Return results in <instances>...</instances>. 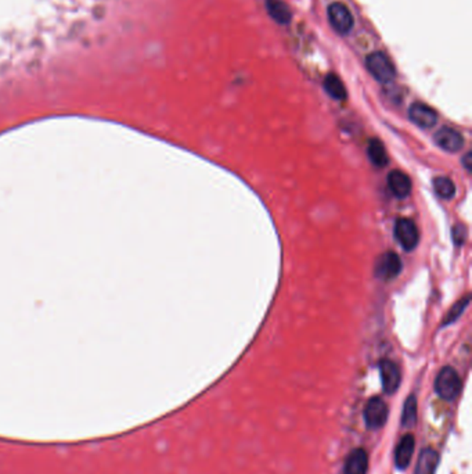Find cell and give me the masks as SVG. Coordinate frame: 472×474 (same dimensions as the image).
I'll list each match as a JSON object with an SVG mask.
<instances>
[{"label": "cell", "instance_id": "6da1fadb", "mask_svg": "<svg viewBox=\"0 0 472 474\" xmlns=\"http://www.w3.org/2000/svg\"><path fill=\"white\" fill-rule=\"evenodd\" d=\"M461 390V380L458 373L450 368L445 366L438 373L435 379V391L445 401H453L458 396Z\"/></svg>", "mask_w": 472, "mask_h": 474}, {"label": "cell", "instance_id": "7a4b0ae2", "mask_svg": "<svg viewBox=\"0 0 472 474\" xmlns=\"http://www.w3.org/2000/svg\"><path fill=\"white\" fill-rule=\"evenodd\" d=\"M369 73L381 84H389L395 80L396 71L392 61L384 53H371L366 60Z\"/></svg>", "mask_w": 472, "mask_h": 474}, {"label": "cell", "instance_id": "3957f363", "mask_svg": "<svg viewBox=\"0 0 472 474\" xmlns=\"http://www.w3.org/2000/svg\"><path fill=\"white\" fill-rule=\"evenodd\" d=\"M393 233H395L397 243L403 247V250L412 251L417 247L419 240H420V233H419V228L413 220H410V218L396 220Z\"/></svg>", "mask_w": 472, "mask_h": 474}, {"label": "cell", "instance_id": "277c9868", "mask_svg": "<svg viewBox=\"0 0 472 474\" xmlns=\"http://www.w3.org/2000/svg\"><path fill=\"white\" fill-rule=\"evenodd\" d=\"M388 419V406L380 396L371 398L364 408V420L369 429H381Z\"/></svg>", "mask_w": 472, "mask_h": 474}, {"label": "cell", "instance_id": "5b68a950", "mask_svg": "<svg viewBox=\"0 0 472 474\" xmlns=\"http://www.w3.org/2000/svg\"><path fill=\"white\" fill-rule=\"evenodd\" d=\"M328 20L331 27L341 35H347L353 28L352 13L343 3H332L328 8Z\"/></svg>", "mask_w": 472, "mask_h": 474}, {"label": "cell", "instance_id": "8992f818", "mask_svg": "<svg viewBox=\"0 0 472 474\" xmlns=\"http://www.w3.org/2000/svg\"><path fill=\"white\" fill-rule=\"evenodd\" d=\"M435 143L449 153H457L464 146L462 134L450 126H443L435 133Z\"/></svg>", "mask_w": 472, "mask_h": 474}, {"label": "cell", "instance_id": "52a82bcc", "mask_svg": "<svg viewBox=\"0 0 472 474\" xmlns=\"http://www.w3.org/2000/svg\"><path fill=\"white\" fill-rule=\"evenodd\" d=\"M380 375L382 381V390L388 395L395 394L401 381V373L399 366L389 359H384L380 362Z\"/></svg>", "mask_w": 472, "mask_h": 474}, {"label": "cell", "instance_id": "ba28073f", "mask_svg": "<svg viewBox=\"0 0 472 474\" xmlns=\"http://www.w3.org/2000/svg\"><path fill=\"white\" fill-rule=\"evenodd\" d=\"M400 270H401V261H400L399 255L396 252H392V251L385 252L380 258V261L375 266L377 276L384 279V281L395 279L400 274Z\"/></svg>", "mask_w": 472, "mask_h": 474}, {"label": "cell", "instance_id": "9c48e42d", "mask_svg": "<svg viewBox=\"0 0 472 474\" xmlns=\"http://www.w3.org/2000/svg\"><path fill=\"white\" fill-rule=\"evenodd\" d=\"M409 117L417 126L424 129L432 128L438 122L436 111L424 103H413L409 108Z\"/></svg>", "mask_w": 472, "mask_h": 474}, {"label": "cell", "instance_id": "30bf717a", "mask_svg": "<svg viewBox=\"0 0 472 474\" xmlns=\"http://www.w3.org/2000/svg\"><path fill=\"white\" fill-rule=\"evenodd\" d=\"M414 448H416V440L413 434H406L403 436L400 442L396 447L395 451V464L397 469L404 470L408 469L412 459H413V453H414Z\"/></svg>", "mask_w": 472, "mask_h": 474}, {"label": "cell", "instance_id": "8fae6325", "mask_svg": "<svg viewBox=\"0 0 472 474\" xmlns=\"http://www.w3.org/2000/svg\"><path fill=\"white\" fill-rule=\"evenodd\" d=\"M388 187L397 198H406L413 189L409 175L401 171H392L388 175Z\"/></svg>", "mask_w": 472, "mask_h": 474}, {"label": "cell", "instance_id": "7c38bea8", "mask_svg": "<svg viewBox=\"0 0 472 474\" xmlns=\"http://www.w3.org/2000/svg\"><path fill=\"white\" fill-rule=\"evenodd\" d=\"M369 455L363 448L353 449L345 462V474H367Z\"/></svg>", "mask_w": 472, "mask_h": 474}, {"label": "cell", "instance_id": "4fadbf2b", "mask_svg": "<svg viewBox=\"0 0 472 474\" xmlns=\"http://www.w3.org/2000/svg\"><path fill=\"white\" fill-rule=\"evenodd\" d=\"M439 463V453L434 448H424L417 460L414 474H435Z\"/></svg>", "mask_w": 472, "mask_h": 474}, {"label": "cell", "instance_id": "5bb4252c", "mask_svg": "<svg viewBox=\"0 0 472 474\" xmlns=\"http://www.w3.org/2000/svg\"><path fill=\"white\" fill-rule=\"evenodd\" d=\"M266 9L269 16L282 25L290 24L293 19L290 8L284 2H282V0H266Z\"/></svg>", "mask_w": 472, "mask_h": 474}, {"label": "cell", "instance_id": "9a60e30c", "mask_svg": "<svg viewBox=\"0 0 472 474\" xmlns=\"http://www.w3.org/2000/svg\"><path fill=\"white\" fill-rule=\"evenodd\" d=\"M324 91L335 100H345L347 99V89L343 81L335 74H328L324 80Z\"/></svg>", "mask_w": 472, "mask_h": 474}, {"label": "cell", "instance_id": "2e32d148", "mask_svg": "<svg viewBox=\"0 0 472 474\" xmlns=\"http://www.w3.org/2000/svg\"><path fill=\"white\" fill-rule=\"evenodd\" d=\"M367 154L370 161L377 167V168H384L388 164V156L384 145L378 139H373L369 143Z\"/></svg>", "mask_w": 472, "mask_h": 474}, {"label": "cell", "instance_id": "e0dca14e", "mask_svg": "<svg viewBox=\"0 0 472 474\" xmlns=\"http://www.w3.org/2000/svg\"><path fill=\"white\" fill-rule=\"evenodd\" d=\"M417 422V398L414 395H410L403 406L401 412V425L406 427L414 426Z\"/></svg>", "mask_w": 472, "mask_h": 474}, {"label": "cell", "instance_id": "ac0fdd59", "mask_svg": "<svg viewBox=\"0 0 472 474\" xmlns=\"http://www.w3.org/2000/svg\"><path fill=\"white\" fill-rule=\"evenodd\" d=\"M434 189L435 193L445 200H450L456 194V185L450 178L446 176H439L434 179Z\"/></svg>", "mask_w": 472, "mask_h": 474}, {"label": "cell", "instance_id": "d6986e66", "mask_svg": "<svg viewBox=\"0 0 472 474\" xmlns=\"http://www.w3.org/2000/svg\"><path fill=\"white\" fill-rule=\"evenodd\" d=\"M468 304H469V296H465L461 301L456 303V304L453 305V308L449 311V313H447V316H446V319H445V322H443V326L456 322V320L461 316V313L465 311V308L468 307Z\"/></svg>", "mask_w": 472, "mask_h": 474}, {"label": "cell", "instance_id": "ffe728a7", "mask_svg": "<svg viewBox=\"0 0 472 474\" xmlns=\"http://www.w3.org/2000/svg\"><path fill=\"white\" fill-rule=\"evenodd\" d=\"M453 239L457 246H462L467 239V229L464 225H456L453 228Z\"/></svg>", "mask_w": 472, "mask_h": 474}, {"label": "cell", "instance_id": "44dd1931", "mask_svg": "<svg viewBox=\"0 0 472 474\" xmlns=\"http://www.w3.org/2000/svg\"><path fill=\"white\" fill-rule=\"evenodd\" d=\"M462 163H464V167H465V169H467L468 172H471V169H472V165H471V163H472V160H471V153H467V154L464 156V160H462Z\"/></svg>", "mask_w": 472, "mask_h": 474}]
</instances>
